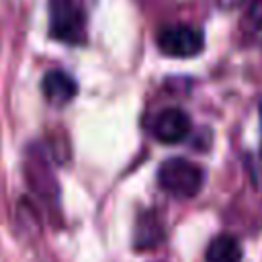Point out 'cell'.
<instances>
[{"label": "cell", "mask_w": 262, "mask_h": 262, "mask_svg": "<svg viewBox=\"0 0 262 262\" xmlns=\"http://www.w3.org/2000/svg\"><path fill=\"white\" fill-rule=\"evenodd\" d=\"M242 2H244V0H217V4H219L221 8H227V10H229V8H235V6H239Z\"/></svg>", "instance_id": "ba28073f"}, {"label": "cell", "mask_w": 262, "mask_h": 262, "mask_svg": "<svg viewBox=\"0 0 262 262\" xmlns=\"http://www.w3.org/2000/svg\"><path fill=\"white\" fill-rule=\"evenodd\" d=\"M242 246L233 235L221 233L211 239L207 248V262H239Z\"/></svg>", "instance_id": "8992f818"}, {"label": "cell", "mask_w": 262, "mask_h": 262, "mask_svg": "<svg viewBox=\"0 0 262 262\" xmlns=\"http://www.w3.org/2000/svg\"><path fill=\"white\" fill-rule=\"evenodd\" d=\"M86 18L84 10L76 0H51L49 8V33L53 39L78 45L84 41Z\"/></svg>", "instance_id": "7a4b0ae2"}, {"label": "cell", "mask_w": 262, "mask_h": 262, "mask_svg": "<svg viewBox=\"0 0 262 262\" xmlns=\"http://www.w3.org/2000/svg\"><path fill=\"white\" fill-rule=\"evenodd\" d=\"M205 172L184 158H170L158 168V184L176 199H192L201 192Z\"/></svg>", "instance_id": "6da1fadb"}, {"label": "cell", "mask_w": 262, "mask_h": 262, "mask_svg": "<svg viewBox=\"0 0 262 262\" xmlns=\"http://www.w3.org/2000/svg\"><path fill=\"white\" fill-rule=\"evenodd\" d=\"M158 47L162 53L170 57H192L203 51L205 37L201 29L190 27V25L166 27L158 35Z\"/></svg>", "instance_id": "3957f363"}, {"label": "cell", "mask_w": 262, "mask_h": 262, "mask_svg": "<svg viewBox=\"0 0 262 262\" xmlns=\"http://www.w3.org/2000/svg\"><path fill=\"white\" fill-rule=\"evenodd\" d=\"M190 117L180 108H164L151 121V133L162 143H180L190 133Z\"/></svg>", "instance_id": "277c9868"}, {"label": "cell", "mask_w": 262, "mask_h": 262, "mask_svg": "<svg viewBox=\"0 0 262 262\" xmlns=\"http://www.w3.org/2000/svg\"><path fill=\"white\" fill-rule=\"evenodd\" d=\"M160 239H162V227H160L158 219L151 213L143 215V223L139 221L137 229H135V246H137V250L154 248Z\"/></svg>", "instance_id": "52a82bcc"}, {"label": "cell", "mask_w": 262, "mask_h": 262, "mask_svg": "<svg viewBox=\"0 0 262 262\" xmlns=\"http://www.w3.org/2000/svg\"><path fill=\"white\" fill-rule=\"evenodd\" d=\"M41 90H43V96L51 104L63 106V104H68L76 96L78 84H76V80L68 72H63V70H49L43 76V80H41Z\"/></svg>", "instance_id": "5b68a950"}, {"label": "cell", "mask_w": 262, "mask_h": 262, "mask_svg": "<svg viewBox=\"0 0 262 262\" xmlns=\"http://www.w3.org/2000/svg\"><path fill=\"white\" fill-rule=\"evenodd\" d=\"M260 121H262V104H260Z\"/></svg>", "instance_id": "9c48e42d"}]
</instances>
